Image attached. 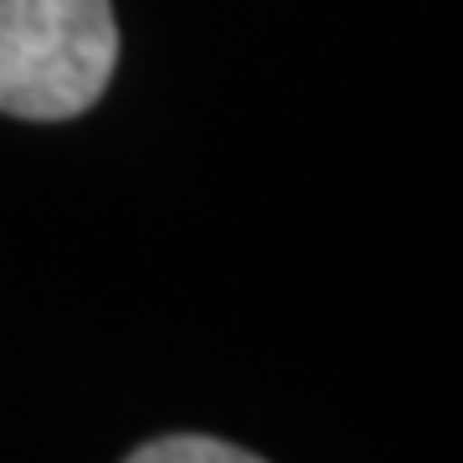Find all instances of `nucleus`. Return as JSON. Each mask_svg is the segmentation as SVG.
Returning <instances> with one entry per match:
<instances>
[{"mask_svg": "<svg viewBox=\"0 0 463 463\" xmlns=\"http://www.w3.org/2000/svg\"><path fill=\"white\" fill-rule=\"evenodd\" d=\"M134 463H258V453L237 443H216V438H196V432H181V438H155V443L134 448Z\"/></svg>", "mask_w": 463, "mask_h": 463, "instance_id": "f03ea898", "label": "nucleus"}, {"mask_svg": "<svg viewBox=\"0 0 463 463\" xmlns=\"http://www.w3.org/2000/svg\"><path fill=\"white\" fill-rule=\"evenodd\" d=\"M118 62L109 0H0V114L57 124L103 99Z\"/></svg>", "mask_w": 463, "mask_h": 463, "instance_id": "f257e3e1", "label": "nucleus"}]
</instances>
